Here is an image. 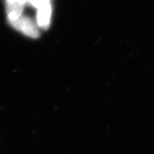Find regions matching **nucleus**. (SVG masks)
<instances>
[{
  "mask_svg": "<svg viewBox=\"0 0 154 154\" xmlns=\"http://www.w3.org/2000/svg\"><path fill=\"white\" fill-rule=\"evenodd\" d=\"M27 2L38 9L42 6L46 5V4L51 2V0H27Z\"/></svg>",
  "mask_w": 154,
  "mask_h": 154,
  "instance_id": "obj_4",
  "label": "nucleus"
},
{
  "mask_svg": "<svg viewBox=\"0 0 154 154\" xmlns=\"http://www.w3.org/2000/svg\"><path fill=\"white\" fill-rule=\"evenodd\" d=\"M51 2L47 3L39 8H38L36 14V23L38 27L43 29H49L51 23Z\"/></svg>",
  "mask_w": 154,
  "mask_h": 154,
  "instance_id": "obj_3",
  "label": "nucleus"
},
{
  "mask_svg": "<svg viewBox=\"0 0 154 154\" xmlns=\"http://www.w3.org/2000/svg\"><path fill=\"white\" fill-rule=\"evenodd\" d=\"M9 22L14 29L29 37L33 38L39 37L40 33L38 29V25L29 17L22 15L16 20L9 21Z\"/></svg>",
  "mask_w": 154,
  "mask_h": 154,
  "instance_id": "obj_1",
  "label": "nucleus"
},
{
  "mask_svg": "<svg viewBox=\"0 0 154 154\" xmlns=\"http://www.w3.org/2000/svg\"><path fill=\"white\" fill-rule=\"evenodd\" d=\"M27 0H6V9L8 21L16 20L22 16Z\"/></svg>",
  "mask_w": 154,
  "mask_h": 154,
  "instance_id": "obj_2",
  "label": "nucleus"
}]
</instances>
